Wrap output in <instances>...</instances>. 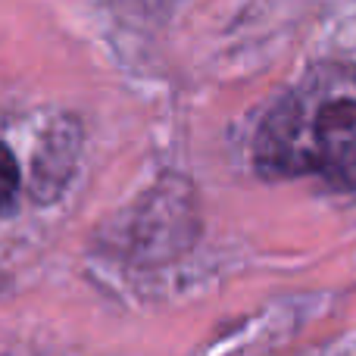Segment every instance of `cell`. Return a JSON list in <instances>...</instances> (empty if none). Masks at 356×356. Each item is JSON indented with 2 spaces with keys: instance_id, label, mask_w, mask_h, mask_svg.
I'll use <instances>...</instances> for the list:
<instances>
[{
  "instance_id": "obj_1",
  "label": "cell",
  "mask_w": 356,
  "mask_h": 356,
  "mask_svg": "<svg viewBox=\"0 0 356 356\" xmlns=\"http://www.w3.org/2000/svg\"><path fill=\"white\" fill-rule=\"evenodd\" d=\"M253 163L266 178L319 175L356 191V66L309 69L259 122Z\"/></svg>"
},
{
  "instance_id": "obj_2",
  "label": "cell",
  "mask_w": 356,
  "mask_h": 356,
  "mask_svg": "<svg viewBox=\"0 0 356 356\" xmlns=\"http://www.w3.org/2000/svg\"><path fill=\"white\" fill-rule=\"evenodd\" d=\"M19 194V163L6 144H0V209H13Z\"/></svg>"
}]
</instances>
